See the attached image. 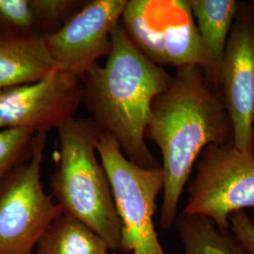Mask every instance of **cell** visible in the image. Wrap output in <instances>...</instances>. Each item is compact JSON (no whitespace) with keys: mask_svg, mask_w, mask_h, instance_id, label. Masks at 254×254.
Segmentation results:
<instances>
[{"mask_svg":"<svg viewBox=\"0 0 254 254\" xmlns=\"http://www.w3.org/2000/svg\"><path fill=\"white\" fill-rule=\"evenodd\" d=\"M146 133L163 159L159 225L167 231L175 224L200 154L207 146L234 142V129L220 91L209 86L200 66L188 65L176 70L168 90L154 99Z\"/></svg>","mask_w":254,"mask_h":254,"instance_id":"cell-1","label":"cell"},{"mask_svg":"<svg viewBox=\"0 0 254 254\" xmlns=\"http://www.w3.org/2000/svg\"><path fill=\"white\" fill-rule=\"evenodd\" d=\"M172 80L173 75L132 44L121 20L112 30L105 64H94L81 78L83 103L91 120L139 167H161L147 147L145 135L153 102L168 90Z\"/></svg>","mask_w":254,"mask_h":254,"instance_id":"cell-2","label":"cell"},{"mask_svg":"<svg viewBox=\"0 0 254 254\" xmlns=\"http://www.w3.org/2000/svg\"><path fill=\"white\" fill-rule=\"evenodd\" d=\"M99 134L91 118H73L58 128V160L50 187L64 214L91 228L111 252L124 254L122 222L96 150Z\"/></svg>","mask_w":254,"mask_h":254,"instance_id":"cell-3","label":"cell"},{"mask_svg":"<svg viewBox=\"0 0 254 254\" xmlns=\"http://www.w3.org/2000/svg\"><path fill=\"white\" fill-rule=\"evenodd\" d=\"M96 150L122 222L124 254H167L154 223L156 201L164 188L161 167L145 169L133 163L111 136L101 132Z\"/></svg>","mask_w":254,"mask_h":254,"instance_id":"cell-4","label":"cell"},{"mask_svg":"<svg viewBox=\"0 0 254 254\" xmlns=\"http://www.w3.org/2000/svg\"><path fill=\"white\" fill-rule=\"evenodd\" d=\"M121 24L132 44L154 64L177 69L198 65L207 73L208 57L190 0H127Z\"/></svg>","mask_w":254,"mask_h":254,"instance_id":"cell-5","label":"cell"},{"mask_svg":"<svg viewBox=\"0 0 254 254\" xmlns=\"http://www.w3.org/2000/svg\"><path fill=\"white\" fill-rule=\"evenodd\" d=\"M48 132H38L31 157L0 183V254H33L46 229L63 210L41 182Z\"/></svg>","mask_w":254,"mask_h":254,"instance_id":"cell-6","label":"cell"},{"mask_svg":"<svg viewBox=\"0 0 254 254\" xmlns=\"http://www.w3.org/2000/svg\"><path fill=\"white\" fill-rule=\"evenodd\" d=\"M194 167L182 212L210 218L228 231L234 213L254 207V155L240 152L233 141L209 145Z\"/></svg>","mask_w":254,"mask_h":254,"instance_id":"cell-7","label":"cell"},{"mask_svg":"<svg viewBox=\"0 0 254 254\" xmlns=\"http://www.w3.org/2000/svg\"><path fill=\"white\" fill-rule=\"evenodd\" d=\"M82 103L81 78L57 68L39 81L0 91V130L49 132L74 118Z\"/></svg>","mask_w":254,"mask_h":254,"instance_id":"cell-8","label":"cell"},{"mask_svg":"<svg viewBox=\"0 0 254 254\" xmlns=\"http://www.w3.org/2000/svg\"><path fill=\"white\" fill-rule=\"evenodd\" d=\"M219 91L234 129V144L254 155V9L239 2L219 71Z\"/></svg>","mask_w":254,"mask_h":254,"instance_id":"cell-9","label":"cell"},{"mask_svg":"<svg viewBox=\"0 0 254 254\" xmlns=\"http://www.w3.org/2000/svg\"><path fill=\"white\" fill-rule=\"evenodd\" d=\"M127 0H91L46 38L55 64L80 78L111 49V33Z\"/></svg>","mask_w":254,"mask_h":254,"instance_id":"cell-10","label":"cell"},{"mask_svg":"<svg viewBox=\"0 0 254 254\" xmlns=\"http://www.w3.org/2000/svg\"><path fill=\"white\" fill-rule=\"evenodd\" d=\"M202 46L209 61V86L219 91V71L239 2L236 0H190Z\"/></svg>","mask_w":254,"mask_h":254,"instance_id":"cell-11","label":"cell"},{"mask_svg":"<svg viewBox=\"0 0 254 254\" xmlns=\"http://www.w3.org/2000/svg\"><path fill=\"white\" fill-rule=\"evenodd\" d=\"M57 68L46 38L0 39V91L39 81Z\"/></svg>","mask_w":254,"mask_h":254,"instance_id":"cell-12","label":"cell"},{"mask_svg":"<svg viewBox=\"0 0 254 254\" xmlns=\"http://www.w3.org/2000/svg\"><path fill=\"white\" fill-rule=\"evenodd\" d=\"M109 246L91 228L62 214L46 229L33 254H108Z\"/></svg>","mask_w":254,"mask_h":254,"instance_id":"cell-13","label":"cell"},{"mask_svg":"<svg viewBox=\"0 0 254 254\" xmlns=\"http://www.w3.org/2000/svg\"><path fill=\"white\" fill-rule=\"evenodd\" d=\"M183 254H248L235 236L208 218L181 212L175 224Z\"/></svg>","mask_w":254,"mask_h":254,"instance_id":"cell-14","label":"cell"},{"mask_svg":"<svg viewBox=\"0 0 254 254\" xmlns=\"http://www.w3.org/2000/svg\"><path fill=\"white\" fill-rule=\"evenodd\" d=\"M45 38L32 0H0V39Z\"/></svg>","mask_w":254,"mask_h":254,"instance_id":"cell-15","label":"cell"},{"mask_svg":"<svg viewBox=\"0 0 254 254\" xmlns=\"http://www.w3.org/2000/svg\"><path fill=\"white\" fill-rule=\"evenodd\" d=\"M35 135L36 132L29 129L0 130V183L31 157Z\"/></svg>","mask_w":254,"mask_h":254,"instance_id":"cell-16","label":"cell"},{"mask_svg":"<svg viewBox=\"0 0 254 254\" xmlns=\"http://www.w3.org/2000/svg\"><path fill=\"white\" fill-rule=\"evenodd\" d=\"M45 38L55 33L83 6L78 0H32Z\"/></svg>","mask_w":254,"mask_h":254,"instance_id":"cell-17","label":"cell"},{"mask_svg":"<svg viewBox=\"0 0 254 254\" xmlns=\"http://www.w3.org/2000/svg\"><path fill=\"white\" fill-rule=\"evenodd\" d=\"M229 230L248 254H254V222L246 211L234 213L229 218Z\"/></svg>","mask_w":254,"mask_h":254,"instance_id":"cell-18","label":"cell"},{"mask_svg":"<svg viewBox=\"0 0 254 254\" xmlns=\"http://www.w3.org/2000/svg\"><path fill=\"white\" fill-rule=\"evenodd\" d=\"M108 254H120L119 253H116V252H109Z\"/></svg>","mask_w":254,"mask_h":254,"instance_id":"cell-19","label":"cell"},{"mask_svg":"<svg viewBox=\"0 0 254 254\" xmlns=\"http://www.w3.org/2000/svg\"><path fill=\"white\" fill-rule=\"evenodd\" d=\"M252 4H253V6H254V1H253V2H252Z\"/></svg>","mask_w":254,"mask_h":254,"instance_id":"cell-20","label":"cell"}]
</instances>
